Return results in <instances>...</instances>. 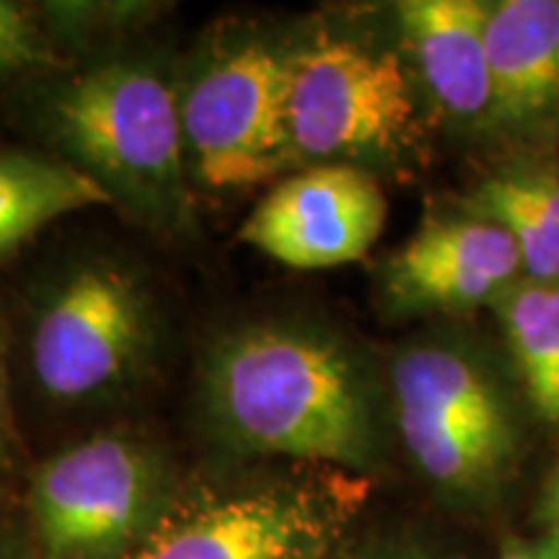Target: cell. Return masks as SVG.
I'll list each match as a JSON object with an SVG mask.
<instances>
[{
  "mask_svg": "<svg viewBox=\"0 0 559 559\" xmlns=\"http://www.w3.org/2000/svg\"><path fill=\"white\" fill-rule=\"evenodd\" d=\"M9 396H5V370H3V353H0V428H9Z\"/></svg>",
  "mask_w": 559,
  "mask_h": 559,
  "instance_id": "19",
  "label": "cell"
},
{
  "mask_svg": "<svg viewBox=\"0 0 559 559\" xmlns=\"http://www.w3.org/2000/svg\"><path fill=\"white\" fill-rule=\"evenodd\" d=\"M386 559H430V557H423V555H396V557H386Z\"/></svg>",
  "mask_w": 559,
  "mask_h": 559,
  "instance_id": "20",
  "label": "cell"
},
{
  "mask_svg": "<svg viewBox=\"0 0 559 559\" xmlns=\"http://www.w3.org/2000/svg\"><path fill=\"white\" fill-rule=\"evenodd\" d=\"M466 213L508 230L528 280L559 283V177L555 171L492 174L466 200Z\"/></svg>",
  "mask_w": 559,
  "mask_h": 559,
  "instance_id": "14",
  "label": "cell"
},
{
  "mask_svg": "<svg viewBox=\"0 0 559 559\" xmlns=\"http://www.w3.org/2000/svg\"><path fill=\"white\" fill-rule=\"evenodd\" d=\"M164 461L128 436L83 440L32 481L45 559H130L164 521Z\"/></svg>",
  "mask_w": 559,
  "mask_h": 559,
  "instance_id": "4",
  "label": "cell"
},
{
  "mask_svg": "<svg viewBox=\"0 0 559 559\" xmlns=\"http://www.w3.org/2000/svg\"><path fill=\"white\" fill-rule=\"evenodd\" d=\"M498 311L531 404L559 425V283L519 280Z\"/></svg>",
  "mask_w": 559,
  "mask_h": 559,
  "instance_id": "15",
  "label": "cell"
},
{
  "mask_svg": "<svg viewBox=\"0 0 559 559\" xmlns=\"http://www.w3.org/2000/svg\"><path fill=\"white\" fill-rule=\"evenodd\" d=\"M47 60L50 52L29 13L21 11L16 3L0 0V79Z\"/></svg>",
  "mask_w": 559,
  "mask_h": 559,
  "instance_id": "16",
  "label": "cell"
},
{
  "mask_svg": "<svg viewBox=\"0 0 559 559\" xmlns=\"http://www.w3.org/2000/svg\"><path fill=\"white\" fill-rule=\"evenodd\" d=\"M386 194L353 164H319L283 179L251 210L241 241L296 270H326L366 257L386 223Z\"/></svg>",
  "mask_w": 559,
  "mask_h": 559,
  "instance_id": "8",
  "label": "cell"
},
{
  "mask_svg": "<svg viewBox=\"0 0 559 559\" xmlns=\"http://www.w3.org/2000/svg\"><path fill=\"white\" fill-rule=\"evenodd\" d=\"M111 200L107 187L75 164L0 151V262L62 215Z\"/></svg>",
  "mask_w": 559,
  "mask_h": 559,
  "instance_id": "13",
  "label": "cell"
},
{
  "mask_svg": "<svg viewBox=\"0 0 559 559\" xmlns=\"http://www.w3.org/2000/svg\"><path fill=\"white\" fill-rule=\"evenodd\" d=\"M321 539L309 495L262 489L164 519L130 559H313Z\"/></svg>",
  "mask_w": 559,
  "mask_h": 559,
  "instance_id": "10",
  "label": "cell"
},
{
  "mask_svg": "<svg viewBox=\"0 0 559 559\" xmlns=\"http://www.w3.org/2000/svg\"><path fill=\"white\" fill-rule=\"evenodd\" d=\"M202 402L230 445L360 466L370 409L358 366L330 334L267 321L221 334L202 366Z\"/></svg>",
  "mask_w": 559,
  "mask_h": 559,
  "instance_id": "1",
  "label": "cell"
},
{
  "mask_svg": "<svg viewBox=\"0 0 559 559\" xmlns=\"http://www.w3.org/2000/svg\"><path fill=\"white\" fill-rule=\"evenodd\" d=\"M489 122L534 135L559 122V0L487 3Z\"/></svg>",
  "mask_w": 559,
  "mask_h": 559,
  "instance_id": "11",
  "label": "cell"
},
{
  "mask_svg": "<svg viewBox=\"0 0 559 559\" xmlns=\"http://www.w3.org/2000/svg\"><path fill=\"white\" fill-rule=\"evenodd\" d=\"M153 345L151 298L115 264H81L47 300L32 340L34 373L58 402L120 386Z\"/></svg>",
  "mask_w": 559,
  "mask_h": 559,
  "instance_id": "6",
  "label": "cell"
},
{
  "mask_svg": "<svg viewBox=\"0 0 559 559\" xmlns=\"http://www.w3.org/2000/svg\"><path fill=\"white\" fill-rule=\"evenodd\" d=\"M50 120L75 166L102 181L111 198L117 187L153 207L177 200L181 111L153 70L128 62L88 70L60 91Z\"/></svg>",
  "mask_w": 559,
  "mask_h": 559,
  "instance_id": "3",
  "label": "cell"
},
{
  "mask_svg": "<svg viewBox=\"0 0 559 559\" xmlns=\"http://www.w3.org/2000/svg\"><path fill=\"white\" fill-rule=\"evenodd\" d=\"M179 111L210 187L260 185L298 160L288 128V58L267 47H241L207 68Z\"/></svg>",
  "mask_w": 559,
  "mask_h": 559,
  "instance_id": "7",
  "label": "cell"
},
{
  "mask_svg": "<svg viewBox=\"0 0 559 559\" xmlns=\"http://www.w3.org/2000/svg\"><path fill=\"white\" fill-rule=\"evenodd\" d=\"M288 128L296 158L396 153L417 135L402 60L347 39H319L288 58Z\"/></svg>",
  "mask_w": 559,
  "mask_h": 559,
  "instance_id": "5",
  "label": "cell"
},
{
  "mask_svg": "<svg viewBox=\"0 0 559 559\" xmlns=\"http://www.w3.org/2000/svg\"><path fill=\"white\" fill-rule=\"evenodd\" d=\"M544 513H547L551 534H559V469H557L555 481H551V487H549L547 506H544Z\"/></svg>",
  "mask_w": 559,
  "mask_h": 559,
  "instance_id": "18",
  "label": "cell"
},
{
  "mask_svg": "<svg viewBox=\"0 0 559 559\" xmlns=\"http://www.w3.org/2000/svg\"><path fill=\"white\" fill-rule=\"evenodd\" d=\"M500 559H559V534H544L539 539L508 542Z\"/></svg>",
  "mask_w": 559,
  "mask_h": 559,
  "instance_id": "17",
  "label": "cell"
},
{
  "mask_svg": "<svg viewBox=\"0 0 559 559\" xmlns=\"http://www.w3.org/2000/svg\"><path fill=\"white\" fill-rule=\"evenodd\" d=\"M404 39L440 109L464 122H489L492 75L487 58V3L404 0L396 5Z\"/></svg>",
  "mask_w": 559,
  "mask_h": 559,
  "instance_id": "12",
  "label": "cell"
},
{
  "mask_svg": "<svg viewBox=\"0 0 559 559\" xmlns=\"http://www.w3.org/2000/svg\"><path fill=\"white\" fill-rule=\"evenodd\" d=\"M523 275L508 230L477 215L428 218L383 272L389 304L407 313H456L498 304Z\"/></svg>",
  "mask_w": 559,
  "mask_h": 559,
  "instance_id": "9",
  "label": "cell"
},
{
  "mask_svg": "<svg viewBox=\"0 0 559 559\" xmlns=\"http://www.w3.org/2000/svg\"><path fill=\"white\" fill-rule=\"evenodd\" d=\"M396 423L419 472L456 500H481L519 453L513 412L495 376L453 345H417L394 362Z\"/></svg>",
  "mask_w": 559,
  "mask_h": 559,
  "instance_id": "2",
  "label": "cell"
}]
</instances>
